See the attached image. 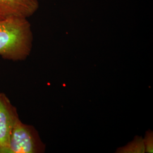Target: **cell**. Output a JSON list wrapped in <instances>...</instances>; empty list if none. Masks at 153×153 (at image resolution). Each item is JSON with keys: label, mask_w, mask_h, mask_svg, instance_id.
<instances>
[{"label": "cell", "mask_w": 153, "mask_h": 153, "mask_svg": "<svg viewBox=\"0 0 153 153\" xmlns=\"http://www.w3.org/2000/svg\"><path fill=\"white\" fill-rule=\"evenodd\" d=\"M116 153H145L143 138L138 136L135 137L133 141L128 143L127 145L119 148Z\"/></svg>", "instance_id": "obj_5"}, {"label": "cell", "mask_w": 153, "mask_h": 153, "mask_svg": "<svg viewBox=\"0 0 153 153\" xmlns=\"http://www.w3.org/2000/svg\"><path fill=\"white\" fill-rule=\"evenodd\" d=\"M45 150V145L36 129L18 117L11 131L7 153H42Z\"/></svg>", "instance_id": "obj_2"}, {"label": "cell", "mask_w": 153, "mask_h": 153, "mask_svg": "<svg viewBox=\"0 0 153 153\" xmlns=\"http://www.w3.org/2000/svg\"><path fill=\"white\" fill-rule=\"evenodd\" d=\"M145 153H152L153 152V133L150 130L148 131L143 138Z\"/></svg>", "instance_id": "obj_6"}, {"label": "cell", "mask_w": 153, "mask_h": 153, "mask_svg": "<svg viewBox=\"0 0 153 153\" xmlns=\"http://www.w3.org/2000/svg\"><path fill=\"white\" fill-rule=\"evenodd\" d=\"M38 6V0H0V20L13 17L27 18Z\"/></svg>", "instance_id": "obj_4"}, {"label": "cell", "mask_w": 153, "mask_h": 153, "mask_svg": "<svg viewBox=\"0 0 153 153\" xmlns=\"http://www.w3.org/2000/svg\"><path fill=\"white\" fill-rule=\"evenodd\" d=\"M18 117L16 108L4 93H0V153H7L11 131Z\"/></svg>", "instance_id": "obj_3"}, {"label": "cell", "mask_w": 153, "mask_h": 153, "mask_svg": "<svg viewBox=\"0 0 153 153\" xmlns=\"http://www.w3.org/2000/svg\"><path fill=\"white\" fill-rule=\"evenodd\" d=\"M33 33L27 18L0 20V56L8 60H25L33 46Z\"/></svg>", "instance_id": "obj_1"}]
</instances>
